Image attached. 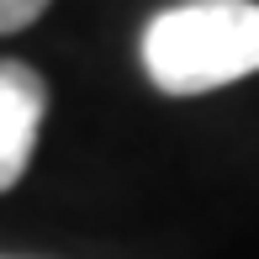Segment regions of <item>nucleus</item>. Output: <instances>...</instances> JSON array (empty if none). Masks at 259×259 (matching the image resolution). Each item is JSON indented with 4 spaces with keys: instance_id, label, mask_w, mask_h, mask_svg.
Here are the masks:
<instances>
[{
    "instance_id": "f257e3e1",
    "label": "nucleus",
    "mask_w": 259,
    "mask_h": 259,
    "mask_svg": "<svg viewBox=\"0 0 259 259\" xmlns=\"http://www.w3.org/2000/svg\"><path fill=\"white\" fill-rule=\"evenodd\" d=\"M143 69L164 96H201L259 69L254 0H185L143 32Z\"/></svg>"
},
{
    "instance_id": "f03ea898",
    "label": "nucleus",
    "mask_w": 259,
    "mask_h": 259,
    "mask_svg": "<svg viewBox=\"0 0 259 259\" xmlns=\"http://www.w3.org/2000/svg\"><path fill=\"white\" fill-rule=\"evenodd\" d=\"M42 111H48L42 74L6 58L0 64V191H11L27 175L37 133H42Z\"/></svg>"
},
{
    "instance_id": "7ed1b4c3",
    "label": "nucleus",
    "mask_w": 259,
    "mask_h": 259,
    "mask_svg": "<svg viewBox=\"0 0 259 259\" xmlns=\"http://www.w3.org/2000/svg\"><path fill=\"white\" fill-rule=\"evenodd\" d=\"M48 11V0H0V32H21Z\"/></svg>"
}]
</instances>
